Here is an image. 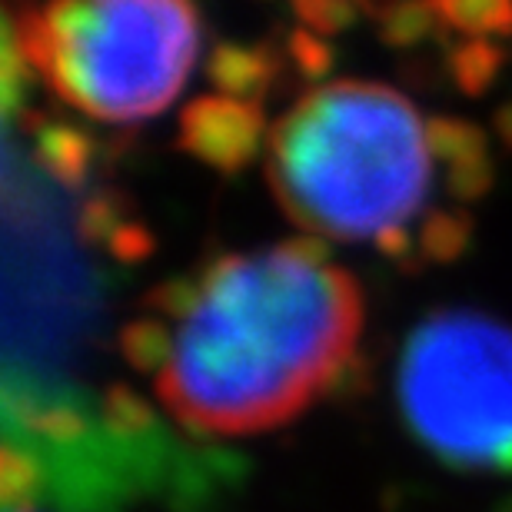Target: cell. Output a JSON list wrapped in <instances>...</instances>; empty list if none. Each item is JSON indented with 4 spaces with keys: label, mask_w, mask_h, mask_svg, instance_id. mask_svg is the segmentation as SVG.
Wrapping results in <instances>:
<instances>
[{
    "label": "cell",
    "mask_w": 512,
    "mask_h": 512,
    "mask_svg": "<svg viewBox=\"0 0 512 512\" xmlns=\"http://www.w3.org/2000/svg\"><path fill=\"white\" fill-rule=\"evenodd\" d=\"M363 290L316 240L233 250L160 286L124 336L163 409L203 436L276 429L340 383Z\"/></svg>",
    "instance_id": "obj_1"
},
{
    "label": "cell",
    "mask_w": 512,
    "mask_h": 512,
    "mask_svg": "<svg viewBox=\"0 0 512 512\" xmlns=\"http://www.w3.org/2000/svg\"><path fill=\"white\" fill-rule=\"evenodd\" d=\"M396 396L419 443L469 473H512V326L443 310L409 333Z\"/></svg>",
    "instance_id": "obj_4"
},
{
    "label": "cell",
    "mask_w": 512,
    "mask_h": 512,
    "mask_svg": "<svg viewBox=\"0 0 512 512\" xmlns=\"http://www.w3.org/2000/svg\"><path fill=\"white\" fill-rule=\"evenodd\" d=\"M489 157L476 127L363 77L296 97L266 133V183L306 240L389 260H449L473 230Z\"/></svg>",
    "instance_id": "obj_2"
},
{
    "label": "cell",
    "mask_w": 512,
    "mask_h": 512,
    "mask_svg": "<svg viewBox=\"0 0 512 512\" xmlns=\"http://www.w3.org/2000/svg\"><path fill=\"white\" fill-rule=\"evenodd\" d=\"M27 64L80 114L133 124L173 104L200 50V17L180 0H60L14 20Z\"/></svg>",
    "instance_id": "obj_3"
}]
</instances>
